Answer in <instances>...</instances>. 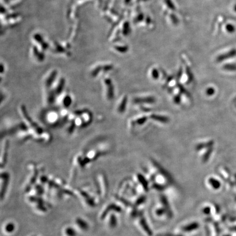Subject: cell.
<instances>
[{
	"mask_svg": "<svg viewBox=\"0 0 236 236\" xmlns=\"http://www.w3.org/2000/svg\"><path fill=\"white\" fill-rule=\"evenodd\" d=\"M92 121V115L87 109L77 111V116L73 122L76 128H86L90 124Z\"/></svg>",
	"mask_w": 236,
	"mask_h": 236,
	"instance_id": "cell-1",
	"label": "cell"
},
{
	"mask_svg": "<svg viewBox=\"0 0 236 236\" xmlns=\"http://www.w3.org/2000/svg\"><path fill=\"white\" fill-rule=\"evenodd\" d=\"M19 113L21 117H23L24 123L27 126V128H29L32 131H33L35 134L34 136L37 134H41L44 132L43 130L30 116L29 114L27 112L24 105L22 104L20 106Z\"/></svg>",
	"mask_w": 236,
	"mask_h": 236,
	"instance_id": "cell-2",
	"label": "cell"
},
{
	"mask_svg": "<svg viewBox=\"0 0 236 236\" xmlns=\"http://www.w3.org/2000/svg\"><path fill=\"white\" fill-rule=\"evenodd\" d=\"M104 94L106 99L107 100H112L114 96V87L111 79L105 78L102 80Z\"/></svg>",
	"mask_w": 236,
	"mask_h": 236,
	"instance_id": "cell-3",
	"label": "cell"
},
{
	"mask_svg": "<svg viewBox=\"0 0 236 236\" xmlns=\"http://www.w3.org/2000/svg\"><path fill=\"white\" fill-rule=\"evenodd\" d=\"M45 120L47 124L52 126H56L62 121L59 112L55 111H50L47 112L45 116Z\"/></svg>",
	"mask_w": 236,
	"mask_h": 236,
	"instance_id": "cell-4",
	"label": "cell"
},
{
	"mask_svg": "<svg viewBox=\"0 0 236 236\" xmlns=\"http://www.w3.org/2000/svg\"><path fill=\"white\" fill-rule=\"evenodd\" d=\"M56 102L58 106L61 108L67 109L70 106L72 102V99L71 96L68 93L63 92L58 96Z\"/></svg>",
	"mask_w": 236,
	"mask_h": 236,
	"instance_id": "cell-5",
	"label": "cell"
},
{
	"mask_svg": "<svg viewBox=\"0 0 236 236\" xmlns=\"http://www.w3.org/2000/svg\"><path fill=\"white\" fill-rule=\"evenodd\" d=\"M65 85V79L62 77L56 78L55 80L51 89L53 91L55 95L58 96L63 92Z\"/></svg>",
	"mask_w": 236,
	"mask_h": 236,
	"instance_id": "cell-6",
	"label": "cell"
},
{
	"mask_svg": "<svg viewBox=\"0 0 236 236\" xmlns=\"http://www.w3.org/2000/svg\"><path fill=\"white\" fill-rule=\"evenodd\" d=\"M57 72L56 70H51L48 74L46 75L43 80V85L44 89H50L56 79Z\"/></svg>",
	"mask_w": 236,
	"mask_h": 236,
	"instance_id": "cell-7",
	"label": "cell"
},
{
	"mask_svg": "<svg viewBox=\"0 0 236 236\" xmlns=\"http://www.w3.org/2000/svg\"><path fill=\"white\" fill-rule=\"evenodd\" d=\"M44 93L43 95L44 103L46 106H51L54 104L56 100V95L53 91L50 89H44Z\"/></svg>",
	"mask_w": 236,
	"mask_h": 236,
	"instance_id": "cell-8",
	"label": "cell"
},
{
	"mask_svg": "<svg viewBox=\"0 0 236 236\" xmlns=\"http://www.w3.org/2000/svg\"><path fill=\"white\" fill-rule=\"evenodd\" d=\"M33 139L38 143H47L51 141V136L49 133L44 131L41 134L36 135L33 137Z\"/></svg>",
	"mask_w": 236,
	"mask_h": 236,
	"instance_id": "cell-9",
	"label": "cell"
},
{
	"mask_svg": "<svg viewBox=\"0 0 236 236\" xmlns=\"http://www.w3.org/2000/svg\"><path fill=\"white\" fill-rule=\"evenodd\" d=\"M199 228V223L194 221L183 225L181 228V231L185 233H190L198 230Z\"/></svg>",
	"mask_w": 236,
	"mask_h": 236,
	"instance_id": "cell-10",
	"label": "cell"
},
{
	"mask_svg": "<svg viewBox=\"0 0 236 236\" xmlns=\"http://www.w3.org/2000/svg\"><path fill=\"white\" fill-rule=\"evenodd\" d=\"M9 142L7 140H5L4 142V144L2 146L1 149V165L2 166L4 163L6 162L8 152Z\"/></svg>",
	"mask_w": 236,
	"mask_h": 236,
	"instance_id": "cell-11",
	"label": "cell"
},
{
	"mask_svg": "<svg viewBox=\"0 0 236 236\" xmlns=\"http://www.w3.org/2000/svg\"><path fill=\"white\" fill-rule=\"evenodd\" d=\"M128 104V96H123L116 106V111L119 113H123L126 110V104Z\"/></svg>",
	"mask_w": 236,
	"mask_h": 236,
	"instance_id": "cell-12",
	"label": "cell"
},
{
	"mask_svg": "<svg viewBox=\"0 0 236 236\" xmlns=\"http://www.w3.org/2000/svg\"><path fill=\"white\" fill-rule=\"evenodd\" d=\"M101 154L100 152L96 149H91L87 151L86 155L84 156V161H89L93 160H95L99 156V155Z\"/></svg>",
	"mask_w": 236,
	"mask_h": 236,
	"instance_id": "cell-13",
	"label": "cell"
},
{
	"mask_svg": "<svg viewBox=\"0 0 236 236\" xmlns=\"http://www.w3.org/2000/svg\"><path fill=\"white\" fill-rule=\"evenodd\" d=\"M214 144V142L211 140H209L208 141H203L201 142L198 144H197L195 146V149L197 151H201L203 150L204 149L209 148L210 147H211Z\"/></svg>",
	"mask_w": 236,
	"mask_h": 236,
	"instance_id": "cell-14",
	"label": "cell"
},
{
	"mask_svg": "<svg viewBox=\"0 0 236 236\" xmlns=\"http://www.w3.org/2000/svg\"><path fill=\"white\" fill-rule=\"evenodd\" d=\"M134 101L135 103H137V104H154L155 102V99L154 97H151V96L141 97L136 98Z\"/></svg>",
	"mask_w": 236,
	"mask_h": 236,
	"instance_id": "cell-15",
	"label": "cell"
},
{
	"mask_svg": "<svg viewBox=\"0 0 236 236\" xmlns=\"http://www.w3.org/2000/svg\"><path fill=\"white\" fill-rule=\"evenodd\" d=\"M236 55V49H233L230 50L229 51H228V53H226L225 54H222L219 56L217 58V61H218V62H221L222 61H224L225 60L232 58L235 57Z\"/></svg>",
	"mask_w": 236,
	"mask_h": 236,
	"instance_id": "cell-16",
	"label": "cell"
},
{
	"mask_svg": "<svg viewBox=\"0 0 236 236\" xmlns=\"http://www.w3.org/2000/svg\"><path fill=\"white\" fill-rule=\"evenodd\" d=\"M150 119L152 120L156 121L158 122H160L161 123L166 124L169 121V118L167 116L159 115V114H152L150 116Z\"/></svg>",
	"mask_w": 236,
	"mask_h": 236,
	"instance_id": "cell-17",
	"label": "cell"
},
{
	"mask_svg": "<svg viewBox=\"0 0 236 236\" xmlns=\"http://www.w3.org/2000/svg\"><path fill=\"white\" fill-rule=\"evenodd\" d=\"M144 219L143 218L141 217L140 219L139 220V226H141L142 229L143 231H145L147 235H148L149 236H151L152 235V233H151V230H150V228H149V227L148 226V224H147V221H145Z\"/></svg>",
	"mask_w": 236,
	"mask_h": 236,
	"instance_id": "cell-18",
	"label": "cell"
},
{
	"mask_svg": "<svg viewBox=\"0 0 236 236\" xmlns=\"http://www.w3.org/2000/svg\"><path fill=\"white\" fill-rule=\"evenodd\" d=\"M207 183L213 190H216L219 189L220 186V182L216 178L213 177H209L207 180Z\"/></svg>",
	"mask_w": 236,
	"mask_h": 236,
	"instance_id": "cell-19",
	"label": "cell"
},
{
	"mask_svg": "<svg viewBox=\"0 0 236 236\" xmlns=\"http://www.w3.org/2000/svg\"><path fill=\"white\" fill-rule=\"evenodd\" d=\"M137 180L139 182V184H141V187H143L144 190H148V184L145 177H144L141 174H138L137 175Z\"/></svg>",
	"mask_w": 236,
	"mask_h": 236,
	"instance_id": "cell-20",
	"label": "cell"
},
{
	"mask_svg": "<svg viewBox=\"0 0 236 236\" xmlns=\"http://www.w3.org/2000/svg\"><path fill=\"white\" fill-rule=\"evenodd\" d=\"M148 119V117L145 116H138L136 118V119H135V120L132 121L130 124H131V126H134L133 125L137 124L138 125H142L144 124L145 122L147 121V120Z\"/></svg>",
	"mask_w": 236,
	"mask_h": 236,
	"instance_id": "cell-21",
	"label": "cell"
},
{
	"mask_svg": "<svg viewBox=\"0 0 236 236\" xmlns=\"http://www.w3.org/2000/svg\"><path fill=\"white\" fill-rule=\"evenodd\" d=\"M204 150V153L202 155L201 160L203 163H206L208 160L209 158L211 155V153L213 151V147H210L209 148L203 150Z\"/></svg>",
	"mask_w": 236,
	"mask_h": 236,
	"instance_id": "cell-22",
	"label": "cell"
},
{
	"mask_svg": "<svg viewBox=\"0 0 236 236\" xmlns=\"http://www.w3.org/2000/svg\"><path fill=\"white\" fill-rule=\"evenodd\" d=\"M224 70H228V71H236V65L235 64H231V63H228L226 64L223 67Z\"/></svg>",
	"mask_w": 236,
	"mask_h": 236,
	"instance_id": "cell-23",
	"label": "cell"
},
{
	"mask_svg": "<svg viewBox=\"0 0 236 236\" xmlns=\"http://www.w3.org/2000/svg\"><path fill=\"white\" fill-rule=\"evenodd\" d=\"M151 76L152 78L153 79L157 80L159 78V76H160V74H159V71L156 69L154 68L151 71Z\"/></svg>",
	"mask_w": 236,
	"mask_h": 236,
	"instance_id": "cell-24",
	"label": "cell"
},
{
	"mask_svg": "<svg viewBox=\"0 0 236 236\" xmlns=\"http://www.w3.org/2000/svg\"><path fill=\"white\" fill-rule=\"evenodd\" d=\"M226 29L229 33H233L236 31V27L231 24H228L226 26Z\"/></svg>",
	"mask_w": 236,
	"mask_h": 236,
	"instance_id": "cell-25",
	"label": "cell"
},
{
	"mask_svg": "<svg viewBox=\"0 0 236 236\" xmlns=\"http://www.w3.org/2000/svg\"><path fill=\"white\" fill-rule=\"evenodd\" d=\"M206 95L208 96H211L215 94V89L213 87H208L206 89Z\"/></svg>",
	"mask_w": 236,
	"mask_h": 236,
	"instance_id": "cell-26",
	"label": "cell"
},
{
	"mask_svg": "<svg viewBox=\"0 0 236 236\" xmlns=\"http://www.w3.org/2000/svg\"><path fill=\"white\" fill-rule=\"evenodd\" d=\"M163 236H182V235H163Z\"/></svg>",
	"mask_w": 236,
	"mask_h": 236,
	"instance_id": "cell-27",
	"label": "cell"
},
{
	"mask_svg": "<svg viewBox=\"0 0 236 236\" xmlns=\"http://www.w3.org/2000/svg\"><path fill=\"white\" fill-rule=\"evenodd\" d=\"M234 10H235V11L236 12V4H235V6H234Z\"/></svg>",
	"mask_w": 236,
	"mask_h": 236,
	"instance_id": "cell-28",
	"label": "cell"
}]
</instances>
